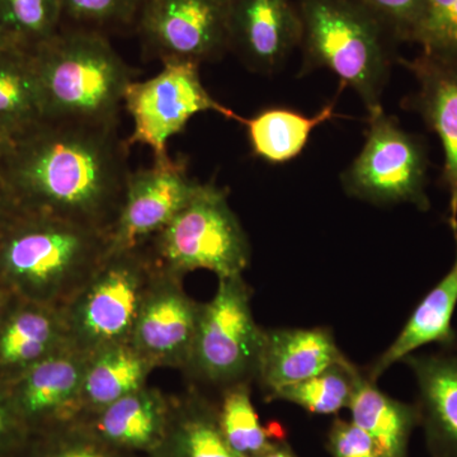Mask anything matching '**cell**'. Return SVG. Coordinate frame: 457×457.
<instances>
[{
	"instance_id": "obj_1",
	"label": "cell",
	"mask_w": 457,
	"mask_h": 457,
	"mask_svg": "<svg viewBox=\"0 0 457 457\" xmlns=\"http://www.w3.org/2000/svg\"><path fill=\"white\" fill-rule=\"evenodd\" d=\"M117 126L44 120L14 137L0 174L21 209L110 236L131 171Z\"/></svg>"
},
{
	"instance_id": "obj_2",
	"label": "cell",
	"mask_w": 457,
	"mask_h": 457,
	"mask_svg": "<svg viewBox=\"0 0 457 457\" xmlns=\"http://www.w3.org/2000/svg\"><path fill=\"white\" fill-rule=\"evenodd\" d=\"M110 254V236L23 212L0 240V281L26 302L64 311Z\"/></svg>"
},
{
	"instance_id": "obj_3",
	"label": "cell",
	"mask_w": 457,
	"mask_h": 457,
	"mask_svg": "<svg viewBox=\"0 0 457 457\" xmlns=\"http://www.w3.org/2000/svg\"><path fill=\"white\" fill-rule=\"evenodd\" d=\"M31 54L45 120L119 125L132 71L104 33L60 29Z\"/></svg>"
},
{
	"instance_id": "obj_4",
	"label": "cell",
	"mask_w": 457,
	"mask_h": 457,
	"mask_svg": "<svg viewBox=\"0 0 457 457\" xmlns=\"http://www.w3.org/2000/svg\"><path fill=\"white\" fill-rule=\"evenodd\" d=\"M302 74L327 69L357 93L369 114L381 106L393 37L362 0H299Z\"/></svg>"
},
{
	"instance_id": "obj_5",
	"label": "cell",
	"mask_w": 457,
	"mask_h": 457,
	"mask_svg": "<svg viewBox=\"0 0 457 457\" xmlns=\"http://www.w3.org/2000/svg\"><path fill=\"white\" fill-rule=\"evenodd\" d=\"M144 245L156 269L174 278L197 270L234 278L251 263L245 228L228 206L227 192L213 183H204L194 200Z\"/></svg>"
},
{
	"instance_id": "obj_6",
	"label": "cell",
	"mask_w": 457,
	"mask_h": 457,
	"mask_svg": "<svg viewBox=\"0 0 457 457\" xmlns=\"http://www.w3.org/2000/svg\"><path fill=\"white\" fill-rule=\"evenodd\" d=\"M161 270L145 245L111 252L86 287L62 311L68 341L95 353L131 342L141 309Z\"/></svg>"
},
{
	"instance_id": "obj_7",
	"label": "cell",
	"mask_w": 457,
	"mask_h": 457,
	"mask_svg": "<svg viewBox=\"0 0 457 457\" xmlns=\"http://www.w3.org/2000/svg\"><path fill=\"white\" fill-rule=\"evenodd\" d=\"M264 330L255 321L252 290L243 276L219 278L215 296L203 303L196 341L183 372L194 384L220 390L251 384Z\"/></svg>"
},
{
	"instance_id": "obj_8",
	"label": "cell",
	"mask_w": 457,
	"mask_h": 457,
	"mask_svg": "<svg viewBox=\"0 0 457 457\" xmlns=\"http://www.w3.org/2000/svg\"><path fill=\"white\" fill-rule=\"evenodd\" d=\"M427 158L422 143L383 108L369 114L365 143L341 182L348 196L369 204H411L426 212Z\"/></svg>"
},
{
	"instance_id": "obj_9",
	"label": "cell",
	"mask_w": 457,
	"mask_h": 457,
	"mask_svg": "<svg viewBox=\"0 0 457 457\" xmlns=\"http://www.w3.org/2000/svg\"><path fill=\"white\" fill-rule=\"evenodd\" d=\"M134 121L128 145L141 144L152 149L154 159L168 156V141L185 130L192 117L215 112L239 123L245 117L224 106L207 92L200 77V64L163 62L155 77L132 82L123 98Z\"/></svg>"
},
{
	"instance_id": "obj_10",
	"label": "cell",
	"mask_w": 457,
	"mask_h": 457,
	"mask_svg": "<svg viewBox=\"0 0 457 457\" xmlns=\"http://www.w3.org/2000/svg\"><path fill=\"white\" fill-rule=\"evenodd\" d=\"M228 0H143L135 25L150 57L201 65L228 50Z\"/></svg>"
},
{
	"instance_id": "obj_11",
	"label": "cell",
	"mask_w": 457,
	"mask_h": 457,
	"mask_svg": "<svg viewBox=\"0 0 457 457\" xmlns=\"http://www.w3.org/2000/svg\"><path fill=\"white\" fill-rule=\"evenodd\" d=\"M203 185L189 176L186 159L170 155L130 171L121 210L110 231V253L144 245L163 230Z\"/></svg>"
},
{
	"instance_id": "obj_12",
	"label": "cell",
	"mask_w": 457,
	"mask_h": 457,
	"mask_svg": "<svg viewBox=\"0 0 457 457\" xmlns=\"http://www.w3.org/2000/svg\"><path fill=\"white\" fill-rule=\"evenodd\" d=\"M89 354L71 343L12 381L9 394L27 428L46 433L73 426L82 417L80 392Z\"/></svg>"
},
{
	"instance_id": "obj_13",
	"label": "cell",
	"mask_w": 457,
	"mask_h": 457,
	"mask_svg": "<svg viewBox=\"0 0 457 457\" xmlns=\"http://www.w3.org/2000/svg\"><path fill=\"white\" fill-rule=\"evenodd\" d=\"M182 282L161 272L132 333L131 345L155 369L183 371L194 350L203 303L188 296Z\"/></svg>"
},
{
	"instance_id": "obj_14",
	"label": "cell",
	"mask_w": 457,
	"mask_h": 457,
	"mask_svg": "<svg viewBox=\"0 0 457 457\" xmlns=\"http://www.w3.org/2000/svg\"><path fill=\"white\" fill-rule=\"evenodd\" d=\"M228 50L252 71L270 74L302 44V20L291 0H228Z\"/></svg>"
},
{
	"instance_id": "obj_15",
	"label": "cell",
	"mask_w": 457,
	"mask_h": 457,
	"mask_svg": "<svg viewBox=\"0 0 457 457\" xmlns=\"http://www.w3.org/2000/svg\"><path fill=\"white\" fill-rule=\"evenodd\" d=\"M171 409L170 396L146 385L75 426L126 455L159 457L170 435Z\"/></svg>"
},
{
	"instance_id": "obj_16",
	"label": "cell",
	"mask_w": 457,
	"mask_h": 457,
	"mask_svg": "<svg viewBox=\"0 0 457 457\" xmlns=\"http://www.w3.org/2000/svg\"><path fill=\"white\" fill-rule=\"evenodd\" d=\"M345 360L328 328L266 329L255 381L270 402L284 387L308 380Z\"/></svg>"
},
{
	"instance_id": "obj_17",
	"label": "cell",
	"mask_w": 457,
	"mask_h": 457,
	"mask_svg": "<svg viewBox=\"0 0 457 457\" xmlns=\"http://www.w3.org/2000/svg\"><path fill=\"white\" fill-rule=\"evenodd\" d=\"M403 65L414 74L418 92L411 99L437 135L445 155L444 180L450 195V225L457 234V62L423 54Z\"/></svg>"
},
{
	"instance_id": "obj_18",
	"label": "cell",
	"mask_w": 457,
	"mask_h": 457,
	"mask_svg": "<svg viewBox=\"0 0 457 457\" xmlns=\"http://www.w3.org/2000/svg\"><path fill=\"white\" fill-rule=\"evenodd\" d=\"M417 407L431 457H457V354H409Z\"/></svg>"
},
{
	"instance_id": "obj_19",
	"label": "cell",
	"mask_w": 457,
	"mask_h": 457,
	"mask_svg": "<svg viewBox=\"0 0 457 457\" xmlns=\"http://www.w3.org/2000/svg\"><path fill=\"white\" fill-rule=\"evenodd\" d=\"M456 306L457 245L453 267L418 303L395 341L370 366L365 374L368 378L376 383L394 363L413 354L423 345L437 343L445 348H455L457 333L453 328V318Z\"/></svg>"
},
{
	"instance_id": "obj_20",
	"label": "cell",
	"mask_w": 457,
	"mask_h": 457,
	"mask_svg": "<svg viewBox=\"0 0 457 457\" xmlns=\"http://www.w3.org/2000/svg\"><path fill=\"white\" fill-rule=\"evenodd\" d=\"M68 343L62 311L25 300L0 327V370L14 381Z\"/></svg>"
},
{
	"instance_id": "obj_21",
	"label": "cell",
	"mask_w": 457,
	"mask_h": 457,
	"mask_svg": "<svg viewBox=\"0 0 457 457\" xmlns=\"http://www.w3.org/2000/svg\"><path fill=\"white\" fill-rule=\"evenodd\" d=\"M338 97L312 116L287 107L264 108L251 119H243L249 145L255 158L266 163H290L302 154L312 132L336 117Z\"/></svg>"
},
{
	"instance_id": "obj_22",
	"label": "cell",
	"mask_w": 457,
	"mask_h": 457,
	"mask_svg": "<svg viewBox=\"0 0 457 457\" xmlns=\"http://www.w3.org/2000/svg\"><path fill=\"white\" fill-rule=\"evenodd\" d=\"M347 409L352 422L374 440L381 456L408 457L411 433L420 426L417 404L392 398L362 374Z\"/></svg>"
},
{
	"instance_id": "obj_23",
	"label": "cell",
	"mask_w": 457,
	"mask_h": 457,
	"mask_svg": "<svg viewBox=\"0 0 457 457\" xmlns=\"http://www.w3.org/2000/svg\"><path fill=\"white\" fill-rule=\"evenodd\" d=\"M154 370L131 342L108 345L90 354L80 392V418L146 386Z\"/></svg>"
},
{
	"instance_id": "obj_24",
	"label": "cell",
	"mask_w": 457,
	"mask_h": 457,
	"mask_svg": "<svg viewBox=\"0 0 457 457\" xmlns=\"http://www.w3.org/2000/svg\"><path fill=\"white\" fill-rule=\"evenodd\" d=\"M171 400L170 435L159 457H239L222 436L215 403L196 386Z\"/></svg>"
},
{
	"instance_id": "obj_25",
	"label": "cell",
	"mask_w": 457,
	"mask_h": 457,
	"mask_svg": "<svg viewBox=\"0 0 457 457\" xmlns=\"http://www.w3.org/2000/svg\"><path fill=\"white\" fill-rule=\"evenodd\" d=\"M44 120L31 50L12 46L0 51V128L14 139Z\"/></svg>"
},
{
	"instance_id": "obj_26",
	"label": "cell",
	"mask_w": 457,
	"mask_h": 457,
	"mask_svg": "<svg viewBox=\"0 0 457 457\" xmlns=\"http://www.w3.org/2000/svg\"><path fill=\"white\" fill-rule=\"evenodd\" d=\"M216 404L219 426L228 446L239 457H258L276 442L286 440L278 423L262 425L251 399V384H237L221 390Z\"/></svg>"
},
{
	"instance_id": "obj_27",
	"label": "cell",
	"mask_w": 457,
	"mask_h": 457,
	"mask_svg": "<svg viewBox=\"0 0 457 457\" xmlns=\"http://www.w3.org/2000/svg\"><path fill=\"white\" fill-rule=\"evenodd\" d=\"M361 375L362 372L350 360H345L308 380L284 387L270 402L291 403L320 416L337 414L348 408Z\"/></svg>"
},
{
	"instance_id": "obj_28",
	"label": "cell",
	"mask_w": 457,
	"mask_h": 457,
	"mask_svg": "<svg viewBox=\"0 0 457 457\" xmlns=\"http://www.w3.org/2000/svg\"><path fill=\"white\" fill-rule=\"evenodd\" d=\"M0 21L21 47L32 50L62 29V0H0Z\"/></svg>"
},
{
	"instance_id": "obj_29",
	"label": "cell",
	"mask_w": 457,
	"mask_h": 457,
	"mask_svg": "<svg viewBox=\"0 0 457 457\" xmlns=\"http://www.w3.org/2000/svg\"><path fill=\"white\" fill-rule=\"evenodd\" d=\"M141 0H62V20L102 33L137 23Z\"/></svg>"
},
{
	"instance_id": "obj_30",
	"label": "cell",
	"mask_w": 457,
	"mask_h": 457,
	"mask_svg": "<svg viewBox=\"0 0 457 457\" xmlns=\"http://www.w3.org/2000/svg\"><path fill=\"white\" fill-rule=\"evenodd\" d=\"M417 42L428 55L457 62V0H426Z\"/></svg>"
},
{
	"instance_id": "obj_31",
	"label": "cell",
	"mask_w": 457,
	"mask_h": 457,
	"mask_svg": "<svg viewBox=\"0 0 457 457\" xmlns=\"http://www.w3.org/2000/svg\"><path fill=\"white\" fill-rule=\"evenodd\" d=\"M393 40L417 41L425 18L426 0H362Z\"/></svg>"
},
{
	"instance_id": "obj_32",
	"label": "cell",
	"mask_w": 457,
	"mask_h": 457,
	"mask_svg": "<svg viewBox=\"0 0 457 457\" xmlns=\"http://www.w3.org/2000/svg\"><path fill=\"white\" fill-rule=\"evenodd\" d=\"M46 435V442L35 457H134L113 450L75 425Z\"/></svg>"
},
{
	"instance_id": "obj_33",
	"label": "cell",
	"mask_w": 457,
	"mask_h": 457,
	"mask_svg": "<svg viewBox=\"0 0 457 457\" xmlns=\"http://www.w3.org/2000/svg\"><path fill=\"white\" fill-rule=\"evenodd\" d=\"M332 457H383L374 440L352 420L336 418L327 437Z\"/></svg>"
},
{
	"instance_id": "obj_34",
	"label": "cell",
	"mask_w": 457,
	"mask_h": 457,
	"mask_svg": "<svg viewBox=\"0 0 457 457\" xmlns=\"http://www.w3.org/2000/svg\"><path fill=\"white\" fill-rule=\"evenodd\" d=\"M27 429L9 394L0 392V455L21 446Z\"/></svg>"
},
{
	"instance_id": "obj_35",
	"label": "cell",
	"mask_w": 457,
	"mask_h": 457,
	"mask_svg": "<svg viewBox=\"0 0 457 457\" xmlns=\"http://www.w3.org/2000/svg\"><path fill=\"white\" fill-rule=\"evenodd\" d=\"M23 210L18 204L7 183L0 174V240L7 234L12 225L20 218Z\"/></svg>"
},
{
	"instance_id": "obj_36",
	"label": "cell",
	"mask_w": 457,
	"mask_h": 457,
	"mask_svg": "<svg viewBox=\"0 0 457 457\" xmlns=\"http://www.w3.org/2000/svg\"><path fill=\"white\" fill-rule=\"evenodd\" d=\"M258 457H297L296 453H294V450L291 449L290 445L287 444V441L282 440L276 442L272 446L270 447L269 450L264 451L263 453H261Z\"/></svg>"
},
{
	"instance_id": "obj_37",
	"label": "cell",
	"mask_w": 457,
	"mask_h": 457,
	"mask_svg": "<svg viewBox=\"0 0 457 457\" xmlns=\"http://www.w3.org/2000/svg\"><path fill=\"white\" fill-rule=\"evenodd\" d=\"M12 46H20L16 41L12 37L11 33L7 31L2 21H0V51L8 49ZM25 49V47H23Z\"/></svg>"
},
{
	"instance_id": "obj_38",
	"label": "cell",
	"mask_w": 457,
	"mask_h": 457,
	"mask_svg": "<svg viewBox=\"0 0 457 457\" xmlns=\"http://www.w3.org/2000/svg\"><path fill=\"white\" fill-rule=\"evenodd\" d=\"M9 297H11L9 291L0 287V327H2L3 320H4L5 315H7L9 311Z\"/></svg>"
},
{
	"instance_id": "obj_39",
	"label": "cell",
	"mask_w": 457,
	"mask_h": 457,
	"mask_svg": "<svg viewBox=\"0 0 457 457\" xmlns=\"http://www.w3.org/2000/svg\"><path fill=\"white\" fill-rule=\"evenodd\" d=\"M12 141H13V137H12L7 131L0 128V159L7 153Z\"/></svg>"
},
{
	"instance_id": "obj_40",
	"label": "cell",
	"mask_w": 457,
	"mask_h": 457,
	"mask_svg": "<svg viewBox=\"0 0 457 457\" xmlns=\"http://www.w3.org/2000/svg\"><path fill=\"white\" fill-rule=\"evenodd\" d=\"M141 3H143V0H141Z\"/></svg>"
}]
</instances>
